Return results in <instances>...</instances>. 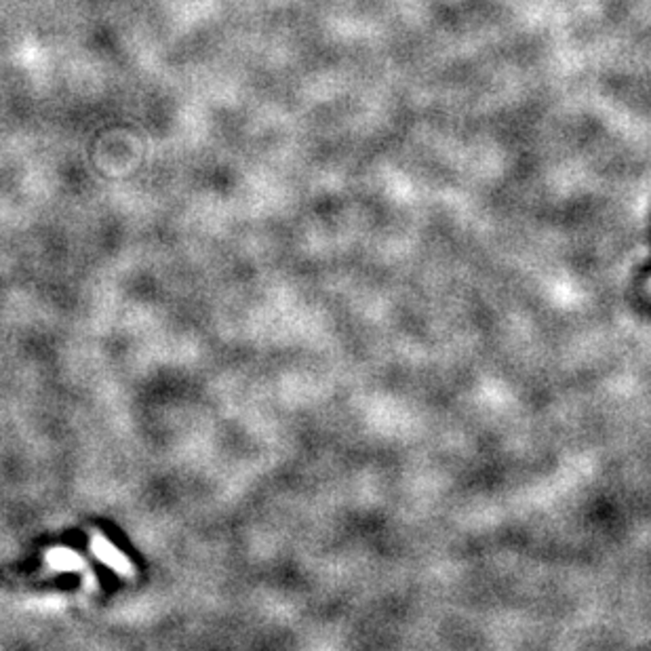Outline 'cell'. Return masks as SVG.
<instances>
[{"label": "cell", "instance_id": "cell-1", "mask_svg": "<svg viewBox=\"0 0 651 651\" xmlns=\"http://www.w3.org/2000/svg\"><path fill=\"white\" fill-rule=\"evenodd\" d=\"M93 546H96V553L102 556L104 561H108L112 567H117V569H120V572L129 574V569H127V567H129V565H127V561L117 553V550L110 546L108 542L102 540V538H96V542H93Z\"/></svg>", "mask_w": 651, "mask_h": 651}]
</instances>
